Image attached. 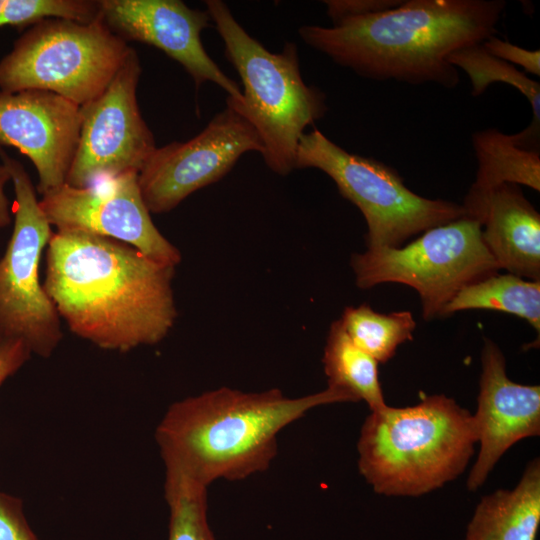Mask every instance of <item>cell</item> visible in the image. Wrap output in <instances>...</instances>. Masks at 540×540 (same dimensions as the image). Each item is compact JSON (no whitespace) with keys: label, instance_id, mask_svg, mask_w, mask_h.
<instances>
[{"label":"cell","instance_id":"6da1fadb","mask_svg":"<svg viewBox=\"0 0 540 540\" xmlns=\"http://www.w3.org/2000/svg\"><path fill=\"white\" fill-rule=\"evenodd\" d=\"M175 267L120 241L53 231L43 286L70 331L100 349L161 342L177 319Z\"/></svg>","mask_w":540,"mask_h":540},{"label":"cell","instance_id":"7a4b0ae2","mask_svg":"<svg viewBox=\"0 0 540 540\" xmlns=\"http://www.w3.org/2000/svg\"><path fill=\"white\" fill-rule=\"evenodd\" d=\"M505 7L503 0H407L298 32L308 46L362 77L454 88L459 73L448 57L494 36Z\"/></svg>","mask_w":540,"mask_h":540},{"label":"cell","instance_id":"3957f363","mask_svg":"<svg viewBox=\"0 0 540 540\" xmlns=\"http://www.w3.org/2000/svg\"><path fill=\"white\" fill-rule=\"evenodd\" d=\"M343 402L353 401L331 387L295 398L276 388L220 387L178 400L155 430L165 476L208 488L217 480L240 481L264 472L277 456L284 428L316 407Z\"/></svg>","mask_w":540,"mask_h":540},{"label":"cell","instance_id":"277c9868","mask_svg":"<svg viewBox=\"0 0 540 540\" xmlns=\"http://www.w3.org/2000/svg\"><path fill=\"white\" fill-rule=\"evenodd\" d=\"M477 443L472 415L454 399L433 395L407 407L387 404L366 417L358 469L385 496H420L456 479Z\"/></svg>","mask_w":540,"mask_h":540},{"label":"cell","instance_id":"5b68a950","mask_svg":"<svg viewBox=\"0 0 540 540\" xmlns=\"http://www.w3.org/2000/svg\"><path fill=\"white\" fill-rule=\"evenodd\" d=\"M206 7L244 88L242 100L227 97V105L258 133L266 165L276 174L287 175L295 169L304 130L327 110L325 95L304 82L295 43L270 52L246 32L223 1L207 0Z\"/></svg>","mask_w":540,"mask_h":540},{"label":"cell","instance_id":"8992f818","mask_svg":"<svg viewBox=\"0 0 540 540\" xmlns=\"http://www.w3.org/2000/svg\"><path fill=\"white\" fill-rule=\"evenodd\" d=\"M132 49L99 17L86 24L44 19L0 60V91L46 90L83 107L105 91Z\"/></svg>","mask_w":540,"mask_h":540},{"label":"cell","instance_id":"52a82bcc","mask_svg":"<svg viewBox=\"0 0 540 540\" xmlns=\"http://www.w3.org/2000/svg\"><path fill=\"white\" fill-rule=\"evenodd\" d=\"M328 175L340 194L363 214L367 249L401 246L409 237L465 215L462 204L412 192L392 167L349 153L314 129L300 138L295 169Z\"/></svg>","mask_w":540,"mask_h":540},{"label":"cell","instance_id":"ba28073f","mask_svg":"<svg viewBox=\"0 0 540 540\" xmlns=\"http://www.w3.org/2000/svg\"><path fill=\"white\" fill-rule=\"evenodd\" d=\"M351 266L360 288L392 282L415 289L426 320L441 317L461 289L500 270L480 224L467 215L426 230L406 246L355 253Z\"/></svg>","mask_w":540,"mask_h":540},{"label":"cell","instance_id":"9c48e42d","mask_svg":"<svg viewBox=\"0 0 540 540\" xmlns=\"http://www.w3.org/2000/svg\"><path fill=\"white\" fill-rule=\"evenodd\" d=\"M15 192L14 225L0 258V339L23 341L49 358L63 339L61 318L40 280V261L53 233L23 165L0 148Z\"/></svg>","mask_w":540,"mask_h":540},{"label":"cell","instance_id":"30bf717a","mask_svg":"<svg viewBox=\"0 0 540 540\" xmlns=\"http://www.w3.org/2000/svg\"><path fill=\"white\" fill-rule=\"evenodd\" d=\"M140 75V60L132 49L105 91L81 107L78 144L65 183L82 188L138 173L157 148L137 101Z\"/></svg>","mask_w":540,"mask_h":540},{"label":"cell","instance_id":"8fae6325","mask_svg":"<svg viewBox=\"0 0 540 540\" xmlns=\"http://www.w3.org/2000/svg\"><path fill=\"white\" fill-rule=\"evenodd\" d=\"M249 151L262 154V141L229 105L195 137L156 148L138 172L149 212L171 211L193 192L222 178Z\"/></svg>","mask_w":540,"mask_h":540},{"label":"cell","instance_id":"7c38bea8","mask_svg":"<svg viewBox=\"0 0 540 540\" xmlns=\"http://www.w3.org/2000/svg\"><path fill=\"white\" fill-rule=\"evenodd\" d=\"M39 205L56 231H79L114 239L173 267L181 262L180 251L152 221L137 172L82 188L64 183L42 194Z\"/></svg>","mask_w":540,"mask_h":540},{"label":"cell","instance_id":"4fadbf2b","mask_svg":"<svg viewBox=\"0 0 540 540\" xmlns=\"http://www.w3.org/2000/svg\"><path fill=\"white\" fill-rule=\"evenodd\" d=\"M99 18L127 41L152 45L177 61L198 89L213 82L228 97L242 100V90L207 54L201 32L210 24L207 10L192 9L180 0H100Z\"/></svg>","mask_w":540,"mask_h":540},{"label":"cell","instance_id":"5bb4252c","mask_svg":"<svg viewBox=\"0 0 540 540\" xmlns=\"http://www.w3.org/2000/svg\"><path fill=\"white\" fill-rule=\"evenodd\" d=\"M82 121V109L50 91H0V148L14 147L31 160L42 195L66 182Z\"/></svg>","mask_w":540,"mask_h":540},{"label":"cell","instance_id":"9a60e30c","mask_svg":"<svg viewBox=\"0 0 540 540\" xmlns=\"http://www.w3.org/2000/svg\"><path fill=\"white\" fill-rule=\"evenodd\" d=\"M481 365L478 406L472 415L480 449L467 478L469 491L483 485L510 447L540 434V387L510 380L505 357L490 339L484 342Z\"/></svg>","mask_w":540,"mask_h":540},{"label":"cell","instance_id":"2e32d148","mask_svg":"<svg viewBox=\"0 0 540 540\" xmlns=\"http://www.w3.org/2000/svg\"><path fill=\"white\" fill-rule=\"evenodd\" d=\"M462 206L480 224L484 244L500 269L540 280V214L518 185L471 186Z\"/></svg>","mask_w":540,"mask_h":540},{"label":"cell","instance_id":"e0dca14e","mask_svg":"<svg viewBox=\"0 0 540 540\" xmlns=\"http://www.w3.org/2000/svg\"><path fill=\"white\" fill-rule=\"evenodd\" d=\"M540 524V462H529L512 490L484 496L465 540H535Z\"/></svg>","mask_w":540,"mask_h":540},{"label":"cell","instance_id":"ac0fdd59","mask_svg":"<svg viewBox=\"0 0 540 540\" xmlns=\"http://www.w3.org/2000/svg\"><path fill=\"white\" fill-rule=\"evenodd\" d=\"M327 387L364 401L370 411L386 405L379 380L378 362L353 343L341 321L329 329L323 353Z\"/></svg>","mask_w":540,"mask_h":540},{"label":"cell","instance_id":"d6986e66","mask_svg":"<svg viewBox=\"0 0 540 540\" xmlns=\"http://www.w3.org/2000/svg\"><path fill=\"white\" fill-rule=\"evenodd\" d=\"M472 145L478 163L472 187L486 189L511 183L540 191L539 149L520 145L515 134L497 129L473 133Z\"/></svg>","mask_w":540,"mask_h":540},{"label":"cell","instance_id":"ffe728a7","mask_svg":"<svg viewBox=\"0 0 540 540\" xmlns=\"http://www.w3.org/2000/svg\"><path fill=\"white\" fill-rule=\"evenodd\" d=\"M494 310L526 320L540 332V280L496 273L461 289L442 311L443 316L464 310Z\"/></svg>","mask_w":540,"mask_h":540},{"label":"cell","instance_id":"44dd1931","mask_svg":"<svg viewBox=\"0 0 540 540\" xmlns=\"http://www.w3.org/2000/svg\"><path fill=\"white\" fill-rule=\"evenodd\" d=\"M339 320L353 343L378 363L387 362L401 344L411 341L416 328L410 311L383 314L369 304L345 308Z\"/></svg>","mask_w":540,"mask_h":540},{"label":"cell","instance_id":"7402d4cb","mask_svg":"<svg viewBox=\"0 0 540 540\" xmlns=\"http://www.w3.org/2000/svg\"><path fill=\"white\" fill-rule=\"evenodd\" d=\"M448 62L465 71L471 82L473 96H478L495 82L515 87L530 102L533 111L531 126H540V84L514 65L487 52L482 43L453 52Z\"/></svg>","mask_w":540,"mask_h":540},{"label":"cell","instance_id":"603a6c76","mask_svg":"<svg viewBox=\"0 0 540 540\" xmlns=\"http://www.w3.org/2000/svg\"><path fill=\"white\" fill-rule=\"evenodd\" d=\"M207 491V487L194 482L165 476L168 540H216L208 521Z\"/></svg>","mask_w":540,"mask_h":540},{"label":"cell","instance_id":"cb8c5ba5","mask_svg":"<svg viewBox=\"0 0 540 540\" xmlns=\"http://www.w3.org/2000/svg\"><path fill=\"white\" fill-rule=\"evenodd\" d=\"M99 17V3L91 0H2L1 24L24 27L60 18L91 23Z\"/></svg>","mask_w":540,"mask_h":540},{"label":"cell","instance_id":"d4e9b609","mask_svg":"<svg viewBox=\"0 0 540 540\" xmlns=\"http://www.w3.org/2000/svg\"><path fill=\"white\" fill-rule=\"evenodd\" d=\"M0 540H38L24 516L22 500L1 491Z\"/></svg>","mask_w":540,"mask_h":540},{"label":"cell","instance_id":"484cf974","mask_svg":"<svg viewBox=\"0 0 540 540\" xmlns=\"http://www.w3.org/2000/svg\"><path fill=\"white\" fill-rule=\"evenodd\" d=\"M484 49L491 55L510 64H516L530 74L540 75V51L527 50L498 37L491 36L482 42Z\"/></svg>","mask_w":540,"mask_h":540},{"label":"cell","instance_id":"4316f807","mask_svg":"<svg viewBox=\"0 0 540 540\" xmlns=\"http://www.w3.org/2000/svg\"><path fill=\"white\" fill-rule=\"evenodd\" d=\"M394 0H327V15L333 24L350 17L381 12L397 6Z\"/></svg>","mask_w":540,"mask_h":540},{"label":"cell","instance_id":"83f0119b","mask_svg":"<svg viewBox=\"0 0 540 540\" xmlns=\"http://www.w3.org/2000/svg\"><path fill=\"white\" fill-rule=\"evenodd\" d=\"M26 344L16 339H0V386L30 358Z\"/></svg>","mask_w":540,"mask_h":540},{"label":"cell","instance_id":"f1b7e54d","mask_svg":"<svg viewBox=\"0 0 540 540\" xmlns=\"http://www.w3.org/2000/svg\"><path fill=\"white\" fill-rule=\"evenodd\" d=\"M9 181H11L10 172L3 163H0V230L12 222L13 210L5 191Z\"/></svg>","mask_w":540,"mask_h":540},{"label":"cell","instance_id":"f546056e","mask_svg":"<svg viewBox=\"0 0 540 540\" xmlns=\"http://www.w3.org/2000/svg\"><path fill=\"white\" fill-rule=\"evenodd\" d=\"M1 7H2V0H0V26H2V24H1Z\"/></svg>","mask_w":540,"mask_h":540}]
</instances>
